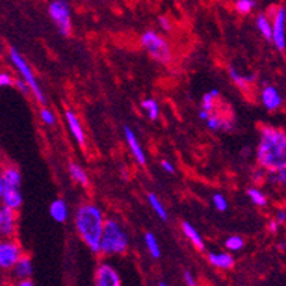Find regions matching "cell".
I'll list each match as a JSON object with an SVG mask.
<instances>
[{"instance_id":"cell-9","label":"cell","mask_w":286,"mask_h":286,"mask_svg":"<svg viewBox=\"0 0 286 286\" xmlns=\"http://www.w3.org/2000/svg\"><path fill=\"white\" fill-rule=\"evenodd\" d=\"M18 229V211L2 205L0 209V238H13Z\"/></svg>"},{"instance_id":"cell-16","label":"cell","mask_w":286,"mask_h":286,"mask_svg":"<svg viewBox=\"0 0 286 286\" xmlns=\"http://www.w3.org/2000/svg\"><path fill=\"white\" fill-rule=\"evenodd\" d=\"M49 212H50V217L56 221V222H59V224H64V222H67V219H69V207H67V202L64 200H61V198H57V200H54L50 204V208H49Z\"/></svg>"},{"instance_id":"cell-10","label":"cell","mask_w":286,"mask_h":286,"mask_svg":"<svg viewBox=\"0 0 286 286\" xmlns=\"http://www.w3.org/2000/svg\"><path fill=\"white\" fill-rule=\"evenodd\" d=\"M94 283L97 286H120L121 277L118 272L108 263H101L95 269Z\"/></svg>"},{"instance_id":"cell-38","label":"cell","mask_w":286,"mask_h":286,"mask_svg":"<svg viewBox=\"0 0 286 286\" xmlns=\"http://www.w3.org/2000/svg\"><path fill=\"white\" fill-rule=\"evenodd\" d=\"M275 221H276L279 225H283L286 221V212L285 209H279L276 212V218H275Z\"/></svg>"},{"instance_id":"cell-13","label":"cell","mask_w":286,"mask_h":286,"mask_svg":"<svg viewBox=\"0 0 286 286\" xmlns=\"http://www.w3.org/2000/svg\"><path fill=\"white\" fill-rule=\"evenodd\" d=\"M66 121H67V125H69V130L73 135V138L77 141L78 146H84L86 144V131L83 128L81 122L78 120L77 114L74 113L73 110H67L66 114Z\"/></svg>"},{"instance_id":"cell-31","label":"cell","mask_w":286,"mask_h":286,"mask_svg":"<svg viewBox=\"0 0 286 286\" xmlns=\"http://www.w3.org/2000/svg\"><path fill=\"white\" fill-rule=\"evenodd\" d=\"M212 204H214V207H215L217 211H219V212H225L226 209H228V201H226V198L222 194H214Z\"/></svg>"},{"instance_id":"cell-12","label":"cell","mask_w":286,"mask_h":286,"mask_svg":"<svg viewBox=\"0 0 286 286\" xmlns=\"http://www.w3.org/2000/svg\"><path fill=\"white\" fill-rule=\"evenodd\" d=\"M124 137H125L127 146L130 148L132 157L135 158V161H137L139 165H146V163H147L146 153H144V150L141 147V144H139L137 135L134 134V131L131 130L130 127H127V125L124 127Z\"/></svg>"},{"instance_id":"cell-23","label":"cell","mask_w":286,"mask_h":286,"mask_svg":"<svg viewBox=\"0 0 286 286\" xmlns=\"http://www.w3.org/2000/svg\"><path fill=\"white\" fill-rule=\"evenodd\" d=\"M147 200H148V204H150V207L153 208V211L156 212L157 215L160 219H163V221H167L168 219V212L165 211V207L163 205V202L161 200L157 197V194L154 192H150L147 195Z\"/></svg>"},{"instance_id":"cell-5","label":"cell","mask_w":286,"mask_h":286,"mask_svg":"<svg viewBox=\"0 0 286 286\" xmlns=\"http://www.w3.org/2000/svg\"><path fill=\"white\" fill-rule=\"evenodd\" d=\"M9 57L10 61H12V63L15 64V67L18 69L20 77L26 81V84L29 86L30 91H32L33 95L36 97V100H37L39 103H42V104H46V97H44L43 91H42V87L39 84V81H37V78H36L32 67L29 66V63L23 59V56H22L15 47L10 49Z\"/></svg>"},{"instance_id":"cell-26","label":"cell","mask_w":286,"mask_h":286,"mask_svg":"<svg viewBox=\"0 0 286 286\" xmlns=\"http://www.w3.org/2000/svg\"><path fill=\"white\" fill-rule=\"evenodd\" d=\"M246 195H248V198L251 200V202L253 205H256V207H260V208H263V207H266L268 205V197L259 190V188H256V187H251V188H248L246 191Z\"/></svg>"},{"instance_id":"cell-27","label":"cell","mask_w":286,"mask_h":286,"mask_svg":"<svg viewBox=\"0 0 286 286\" xmlns=\"http://www.w3.org/2000/svg\"><path fill=\"white\" fill-rule=\"evenodd\" d=\"M224 246H225L226 251L234 253V252L242 251L245 248V241H243L242 236H239V235H231L225 239Z\"/></svg>"},{"instance_id":"cell-36","label":"cell","mask_w":286,"mask_h":286,"mask_svg":"<svg viewBox=\"0 0 286 286\" xmlns=\"http://www.w3.org/2000/svg\"><path fill=\"white\" fill-rule=\"evenodd\" d=\"M158 25L160 27L165 30V32H170L171 29H173V25H171V22H170V19L165 18V16H161V18L158 19Z\"/></svg>"},{"instance_id":"cell-8","label":"cell","mask_w":286,"mask_h":286,"mask_svg":"<svg viewBox=\"0 0 286 286\" xmlns=\"http://www.w3.org/2000/svg\"><path fill=\"white\" fill-rule=\"evenodd\" d=\"M270 22H272L270 42L276 47V50L283 53L286 49V10L283 6H280L275 10L273 20H270Z\"/></svg>"},{"instance_id":"cell-39","label":"cell","mask_w":286,"mask_h":286,"mask_svg":"<svg viewBox=\"0 0 286 286\" xmlns=\"http://www.w3.org/2000/svg\"><path fill=\"white\" fill-rule=\"evenodd\" d=\"M268 232L269 234H276L277 231H279V224H277L275 219H272V221H269L268 222Z\"/></svg>"},{"instance_id":"cell-1","label":"cell","mask_w":286,"mask_h":286,"mask_svg":"<svg viewBox=\"0 0 286 286\" xmlns=\"http://www.w3.org/2000/svg\"><path fill=\"white\" fill-rule=\"evenodd\" d=\"M256 161L266 173L286 168L285 131L266 125L260 130L259 146L256 148Z\"/></svg>"},{"instance_id":"cell-43","label":"cell","mask_w":286,"mask_h":286,"mask_svg":"<svg viewBox=\"0 0 286 286\" xmlns=\"http://www.w3.org/2000/svg\"><path fill=\"white\" fill-rule=\"evenodd\" d=\"M3 191V178H2V170H0V194Z\"/></svg>"},{"instance_id":"cell-37","label":"cell","mask_w":286,"mask_h":286,"mask_svg":"<svg viewBox=\"0 0 286 286\" xmlns=\"http://www.w3.org/2000/svg\"><path fill=\"white\" fill-rule=\"evenodd\" d=\"M15 84H16V87H18L19 90H20L23 94H29V93H30V88H29V86H27L26 81H25L23 78L15 80Z\"/></svg>"},{"instance_id":"cell-20","label":"cell","mask_w":286,"mask_h":286,"mask_svg":"<svg viewBox=\"0 0 286 286\" xmlns=\"http://www.w3.org/2000/svg\"><path fill=\"white\" fill-rule=\"evenodd\" d=\"M2 178H3V187L20 188V185H22V174L16 167L3 168L2 170Z\"/></svg>"},{"instance_id":"cell-2","label":"cell","mask_w":286,"mask_h":286,"mask_svg":"<svg viewBox=\"0 0 286 286\" xmlns=\"http://www.w3.org/2000/svg\"><path fill=\"white\" fill-rule=\"evenodd\" d=\"M104 214L94 204H83L74 215L76 231L81 241L94 253H100V238L104 226Z\"/></svg>"},{"instance_id":"cell-29","label":"cell","mask_w":286,"mask_h":286,"mask_svg":"<svg viewBox=\"0 0 286 286\" xmlns=\"http://www.w3.org/2000/svg\"><path fill=\"white\" fill-rule=\"evenodd\" d=\"M255 8H256V0H236L235 2V10L239 15H249Z\"/></svg>"},{"instance_id":"cell-24","label":"cell","mask_w":286,"mask_h":286,"mask_svg":"<svg viewBox=\"0 0 286 286\" xmlns=\"http://www.w3.org/2000/svg\"><path fill=\"white\" fill-rule=\"evenodd\" d=\"M141 108L146 111L150 120H153V121L158 120V117H160V104L157 103V100H154V98H144L141 101Z\"/></svg>"},{"instance_id":"cell-21","label":"cell","mask_w":286,"mask_h":286,"mask_svg":"<svg viewBox=\"0 0 286 286\" xmlns=\"http://www.w3.org/2000/svg\"><path fill=\"white\" fill-rule=\"evenodd\" d=\"M69 173L71 180L76 184L81 185V187H88V175H87L86 170L81 165L71 161V163H69Z\"/></svg>"},{"instance_id":"cell-25","label":"cell","mask_w":286,"mask_h":286,"mask_svg":"<svg viewBox=\"0 0 286 286\" xmlns=\"http://www.w3.org/2000/svg\"><path fill=\"white\" fill-rule=\"evenodd\" d=\"M144 242L147 246V251L150 252V255L154 258V259H160L161 258V248H160V243L157 236L153 232H147L144 236Z\"/></svg>"},{"instance_id":"cell-32","label":"cell","mask_w":286,"mask_h":286,"mask_svg":"<svg viewBox=\"0 0 286 286\" xmlns=\"http://www.w3.org/2000/svg\"><path fill=\"white\" fill-rule=\"evenodd\" d=\"M222 120H224V117L217 115V114H211L208 117V120H207V127L212 131L221 130V127H222Z\"/></svg>"},{"instance_id":"cell-17","label":"cell","mask_w":286,"mask_h":286,"mask_svg":"<svg viewBox=\"0 0 286 286\" xmlns=\"http://www.w3.org/2000/svg\"><path fill=\"white\" fill-rule=\"evenodd\" d=\"M13 270V276L16 279H26V277H32L33 275V263L32 259L27 255H22L15 263V266L12 268Z\"/></svg>"},{"instance_id":"cell-6","label":"cell","mask_w":286,"mask_h":286,"mask_svg":"<svg viewBox=\"0 0 286 286\" xmlns=\"http://www.w3.org/2000/svg\"><path fill=\"white\" fill-rule=\"evenodd\" d=\"M49 16L63 36L71 33V10L66 0H53L49 5Z\"/></svg>"},{"instance_id":"cell-40","label":"cell","mask_w":286,"mask_h":286,"mask_svg":"<svg viewBox=\"0 0 286 286\" xmlns=\"http://www.w3.org/2000/svg\"><path fill=\"white\" fill-rule=\"evenodd\" d=\"M232 128H234V122L231 121V120H228V118H224V120H222V127H221V130L229 132V131H232Z\"/></svg>"},{"instance_id":"cell-28","label":"cell","mask_w":286,"mask_h":286,"mask_svg":"<svg viewBox=\"0 0 286 286\" xmlns=\"http://www.w3.org/2000/svg\"><path fill=\"white\" fill-rule=\"evenodd\" d=\"M219 97V90L217 88H212L211 91H208L207 94L202 97V108L204 110H207L209 113H212V110H214V101H215V98Z\"/></svg>"},{"instance_id":"cell-45","label":"cell","mask_w":286,"mask_h":286,"mask_svg":"<svg viewBox=\"0 0 286 286\" xmlns=\"http://www.w3.org/2000/svg\"><path fill=\"white\" fill-rule=\"evenodd\" d=\"M0 209H2V202H0Z\"/></svg>"},{"instance_id":"cell-18","label":"cell","mask_w":286,"mask_h":286,"mask_svg":"<svg viewBox=\"0 0 286 286\" xmlns=\"http://www.w3.org/2000/svg\"><path fill=\"white\" fill-rule=\"evenodd\" d=\"M228 73H229V76H231L235 84L239 87V88H242V90H248L249 86H252L256 81V76L255 74H243L238 69H235L234 66H229Z\"/></svg>"},{"instance_id":"cell-46","label":"cell","mask_w":286,"mask_h":286,"mask_svg":"<svg viewBox=\"0 0 286 286\" xmlns=\"http://www.w3.org/2000/svg\"><path fill=\"white\" fill-rule=\"evenodd\" d=\"M0 53H2V49H0Z\"/></svg>"},{"instance_id":"cell-44","label":"cell","mask_w":286,"mask_h":286,"mask_svg":"<svg viewBox=\"0 0 286 286\" xmlns=\"http://www.w3.org/2000/svg\"><path fill=\"white\" fill-rule=\"evenodd\" d=\"M158 285H160V286H167V285H168V283H167V282H160Z\"/></svg>"},{"instance_id":"cell-30","label":"cell","mask_w":286,"mask_h":286,"mask_svg":"<svg viewBox=\"0 0 286 286\" xmlns=\"http://www.w3.org/2000/svg\"><path fill=\"white\" fill-rule=\"evenodd\" d=\"M39 115H40V120H42V122L46 124V125L52 127V125L56 124V115H54V113H53L50 108H46V107L42 108V110H40V113H39Z\"/></svg>"},{"instance_id":"cell-7","label":"cell","mask_w":286,"mask_h":286,"mask_svg":"<svg viewBox=\"0 0 286 286\" xmlns=\"http://www.w3.org/2000/svg\"><path fill=\"white\" fill-rule=\"evenodd\" d=\"M22 255V248L13 238H0V269L12 270Z\"/></svg>"},{"instance_id":"cell-22","label":"cell","mask_w":286,"mask_h":286,"mask_svg":"<svg viewBox=\"0 0 286 286\" xmlns=\"http://www.w3.org/2000/svg\"><path fill=\"white\" fill-rule=\"evenodd\" d=\"M255 26L258 29V32L262 35V37L265 40L270 42V37H272V22H270L268 15H265V13L258 15L256 20H255Z\"/></svg>"},{"instance_id":"cell-11","label":"cell","mask_w":286,"mask_h":286,"mask_svg":"<svg viewBox=\"0 0 286 286\" xmlns=\"http://www.w3.org/2000/svg\"><path fill=\"white\" fill-rule=\"evenodd\" d=\"M260 101L268 111L273 113V111L280 110V107L283 104V97L276 87L272 84H266L260 90Z\"/></svg>"},{"instance_id":"cell-19","label":"cell","mask_w":286,"mask_h":286,"mask_svg":"<svg viewBox=\"0 0 286 286\" xmlns=\"http://www.w3.org/2000/svg\"><path fill=\"white\" fill-rule=\"evenodd\" d=\"M181 229L182 234L190 239V242L192 243L198 251H205V242H204V239H202L200 232L195 229V226L191 225L190 222H182Z\"/></svg>"},{"instance_id":"cell-33","label":"cell","mask_w":286,"mask_h":286,"mask_svg":"<svg viewBox=\"0 0 286 286\" xmlns=\"http://www.w3.org/2000/svg\"><path fill=\"white\" fill-rule=\"evenodd\" d=\"M15 84V78L9 73H0V88L3 87H12Z\"/></svg>"},{"instance_id":"cell-14","label":"cell","mask_w":286,"mask_h":286,"mask_svg":"<svg viewBox=\"0 0 286 286\" xmlns=\"http://www.w3.org/2000/svg\"><path fill=\"white\" fill-rule=\"evenodd\" d=\"M0 202H2V205H5L8 208L18 211L23 204V195L20 192V188L3 187V191L0 194Z\"/></svg>"},{"instance_id":"cell-42","label":"cell","mask_w":286,"mask_h":286,"mask_svg":"<svg viewBox=\"0 0 286 286\" xmlns=\"http://www.w3.org/2000/svg\"><path fill=\"white\" fill-rule=\"evenodd\" d=\"M209 115H211V113L207 111V110H204V108H201L200 113H198V117H200L201 120H204V121H207V120H208Z\"/></svg>"},{"instance_id":"cell-3","label":"cell","mask_w":286,"mask_h":286,"mask_svg":"<svg viewBox=\"0 0 286 286\" xmlns=\"http://www.w3.org/2000/svg\"><path fill=\"white\" fill-rule=\"evenodd\" d=\"M130 246L128 235L117 219H104V226L100 238V253L122 255Z\"/></svg>"},{"instance_id":"cell-4","label":"cell","mask_w":286,"mask_h":286,"mask_svg":"<svg viewBox=\"0 0 286 286\" xmlns=\"http://www.w3.org/2000/svg\"><path fill=\"white\" fill-rule=\"evenodd\" d=\"M141 46L147 50L151 59L160 64H168L173 60V50L170 43L160 33L154 30H147L141 35Z\"/></svg>"},{"instance_id":"cell-41","label":"cell","mask_w":286,"mask_h":286,"mask_svg":"<svg viewBox=\"0 0 286 286\" xmlns=\"http://www.w3.org/2000/svg\"><path fill=\"white\" fill-rule=\"evenodd\" d=\"M19 286H35V282L30 279V277H26V279H20L18 280Z\"/></svg>"},{"instance_id":"cell-34","label":"cell","mask_w":286,"mask_h":286,"mask_svg":"<svg viewBox=\"0 0 286 286\" xmlns=\"http://www.w3.org/2000/svg\"><path fill=\"white\" fill-rule=\"evenodd\" d=\"M182 277H184V283H185V285H188V286L197 285V279H195L194 273H192L191 270H185V272H184V275H182Z\"/></svg>"},{"instance_id":"cell-15","label":"cell","mask_w":286,"mask_h":286,"mask_svg":"<svg viewBox=\"0 0 286 286\" xmlns=\"http://www.w3.org/2000/svg\"><path fill=\"white\" fill-rule=\"evenodd\" d=\"M208 262L217 269H228L234 268L235 259L231 255V252H209L208 253Z\"/></svg>"},{"instance_id":"cell-35","label":"cell","mask_w":286,"mask_h":286,"mask_svg":"<svg viewBox=\"0 0 286 286\" xmlns=\"http://www.w3.org/2000/svg\"><path fill=\"white\" fill-rule=\"evenodd\" d=\"M160 165H161V168H163L167 174H170V175L175 174V165H174L171 161H168V160H163Z\"/></svg>"}]
</instances>
